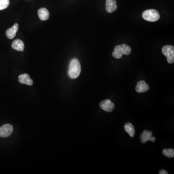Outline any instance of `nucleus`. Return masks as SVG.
<instances>
[{"label":"nucleus","instance_id":"obj_4","mask_svg":"<svg viewBox=\"0 0 174 174\" xmlns=\"http://www.w3.org/2000/svg\"><path fill=\"white\" fill-rule=\"evenodd\" d=\"M13 131V127L9 124H6L0 128V136L7 137L10 135Z\"/></svg>","mask_w":174,"mask_h":174},{"label":"nucleus","instance_id":"obj_1","mask_svg":"<svg viewBox=\"0 0 174 174\" xmlns=\"http://www.w3.org/2000/svg\"><path fill=\"white\" fill-rule=\"evenodd\" d=\"M81 65L77 59H73L70 63L68 75L70 78L76 79L79 76L81 72Z\"/></svg>","mask_w":174,"mask_h":174},{"label":"nucleus","instance_id":"obj_12","mask_svg":"<svg viewBox=\"0 0 174 174\" xmlns=\"http://www.w3.org/2000/svg\"><path fill=\"white\" fill-rule=\"evenodd\" d=\"M38 15L40 19L43 21L48 20L50 17L49 11L45 8H41L38 11Z\"/></svg>","mask_w":174,"mask_h":174},{"label":"nucleus","instance_id":"obj_3","mask_svg":"<svg viewBox=\"0 0 174 174\" xmlns=\"http://www.w3.org/2000/svg\"><path fill=\"white\" fill-rule=\"evenodd\" d=\"M162 52L167 58V61L169 63L174 62V47L173 45H166L162 49Z\"/></svg>","mask_w":174,"mask_h":174},{"label":"nucleus","instance_id":"obj_10","mask_svg":"<svg viewBox=\"0 0 174 174\" xmlns=\"http://www.w3.org/2000/svg\"><path fill=\"white\" fill-rule=\"evenodd\" d=\"M18 25L17 23H15L12 27L8 29L6 32V35L8 38L12 39L16 36V34L18 31Z\"/></svg>","mask_w":174,"mask_h":174},{"label":"nucleus","instance_id":"obj_17","mask_svg":"<svg viewBox=\"0 0 174 174\" xmlns=\"http://www.w3.org/2000/svg\"><path fill=\"white\" fill-rule=\"evenodd\" d=\"M112 55H113L114 58L118 59H120L122 57L123 55L121 53H120L118 51L114 50L113 53H112Z\"/></svg>","mask_w":174,"mask_h":174},{"label":"nucleus","instance_id":"obj_11","mask_svg":"<svg viewBox=\"0 0 174 174\" xmlns=\"http://www.w3.org/2000/svg\"><path fill=\"white\" fill-rule=\"evenodd\" d=\"M12 48L18 51H23L24 49V44L20 39H16L12 43Z\"/></svg>","mask_w":174,"mask_h":174},{"label":"nucleus","instance_id":"obj_14","mask_svg":"<svg viewBox=\"0 0 174 174\" xmlns=\"http://www.w3.org/2000/svg\"><path fill=\"white\" fill-rule=\"evenodd\" d=\"M124 129L131 137H134L135 135V132L134 126L131 123H128L124 125Z\"/></svg>","mask_w":174,"mask_h":174},{"label":"nucleus","instance_id":"obj_5","mask_svg":"<svg viewBox=\"0 0 174 174\" xmlns=\"http://www.w3.org/2000/svg\"><path fill=\"white\" fill-rule=\"evenodd\" d=\"M100 107L102 109L106 112H112L115 108V104L110 100L107 99L103 101L100 103Z\"/></svg>","mask_w":174,"mask_h":174},{"label":"nucleus","instance_id":"obj_18","mask_svg":"<svg viewBox=\"0 0 174 174\" xmlns=\"http://www.w3.org/2000/svg\"><path fill=\"white\" fill-rule=\"evenodd\" d=\"M160 174H168V172H167L166 170H164V169H162V170H161L159 172Z\"/></svg>","mask_w":174,"mask_h":174},{"label":"nucleus","instance_id":"obj_15","mask_svg":"<svg viewBox=\"0 0 174 174\" xmlns=\"http://www.w3.org/2000/svg\"><path fill=\"white\" fill-rule=\"evenodd\" d=\"M162 154L167 157L173 158L174 157V150L173 149H164L162 150Z\"/></svg>","mask_w":174,"mask_h":174},{"label":"nucleus","instance_id":"obj_16","mask_svg":"<svg viewBox=\"0 0 174 174\" xmlns=\"http://www.w3.org/2000/svg\"><path fill=\"white\" fill-rule=\"evenodd\" d=\"M9 0H0V10L5 9L9 5Z\"/></svg>","mask_w":174,"mask_h":174},{"label":"nucleus","instance_id":"obj_19","mask_svg":"<svg viewBox=\"0 0 174 174\" xmlns=\"http://www.w3.org/2000/svg\"><path fill=\"white\" fill-rule=\"evenodd\" d=\"M156 140V138L154 136H152L151 137L150 139V141L152 142H154Z\"/></svg>","mask_w":174,"mask_h":174},{"label":"nucleus","instance_id":"obj_9","mask_svg":"<svg viewBox=\"0 0 174 174\" xmlns=\"http://www.w3.org/2000/svg\"><path fill=\"white\" fill-rule=\"evenodd\" d=\"M150 89L149 86L144 81H140L137 83L135 90L138 93H143L147 92Z\"/></svg>","mask_w":174,"mask_h":174},{"label":"nucleus","instance_id":"obj_7","mask_svg":"<svg viewBox=\"0 0 174 174\" xmlns=\"http://www.w3.org/2000/svg\"><path fill=\"white\" fill-rule=\"evenodd\" d=\"M117 9L116 0H106V9L108 13H112Z\"/></svg>","mask_w":174,"mask_h":174},{"label":"nucleus","instance_id":"obj_6","mask_svg":"<svg viewBox=\"0 0 174 174\" xmlns=\"http://www.w3.org/2000/svg\"><path fill=\"white\" fill-rule=\"evenodd\" d=\"M114 50L118 51L123 55H128L131 53V49L129 45L122 44L115 46Z\"/></svg>","mask_w":174,"mask_h":174},{"label":"nucleus","instance_id":"obj_2","mask_svg":"<svg viewBox=\"0 0 174 174\" xmlns=\"http://www.w3.org/2000/svg\"><path fill=\"white\" fill-rule=\"evenodd\" d=\"M160 14L155 9L146 10L142 14L143 18L145 20L150 22H155L160 18Z\"/></svg>","mask_w":174,"mask_h":174},{"label":"nucleus","instance_id":"obj_13","mask_svg":"<svg viewBox=\"0 0 174 174\" xmlns=\"http://www.w3.org/2000/svg\"><path fill=\"white\" fill-rule=\"evenodd\" d=\"M152 136V133L149 130H145L140 135V139L142 143H145L150 141Z\"/></svg>","mask_w":174,"mask_h":174},{"label":"nucleus","instance_id":"obj_8","mask_svg":"<svg viewBox=\"0 0 174 174\" xmlns=\"http://www.w3.org/2000/svg\"><path fill=\"white\" fill-rule=\"evenodd\" d=\"M18 81L19 83L29 86H32L33 84V81L30 76L27 74H22L18 76Z\"/></svg>","mask_w":174,"mask_h":174}]
</instances>
